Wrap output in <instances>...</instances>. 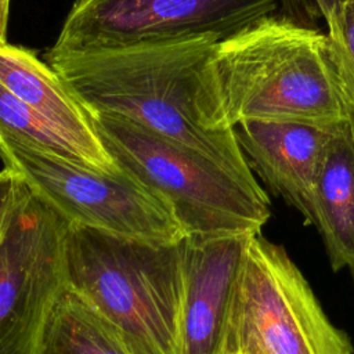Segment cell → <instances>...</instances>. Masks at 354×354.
Masks as SVG:
<instances>
[{"label":"cell","mask_w":354,"mask_h":354,"mask_svg":"<svg viewBox=\"0 0 354 354\" xmlns=\"http://www.w3.org/2000/svg\"><path fill=\"white\" fill-rule=\"evenodd\" d=\"M218 41L202 36L116 48L50 53L46 62L93 112L133 120L259 184L234 129L223 126L209 79Z\"/></svg>","instance_id":"1"},{"label":"cell","mask_w":354,"mask_h":354,"mask_svg":"<svg viewBox=\"0 0 354 354\" xmlns=\"http://www.w3.org/2000/svg\"><path fill=\"white\" fill-rule=\"evenodd\" d=\"M209 79L227 129L243 120L325 129L354 123L328 35L283 14L218 41L209 59Z\"/></svg>","instance_id":"2"},{"label":"cell","mask_w":354,"mask_h":354,"mask_svg":"<svg viewBox=\"0 0 354 354\" xmlns=\"http://www.w3.org/2000/svg\"><path fill=\"white\" fill-rule=\"evenodd\" d=\"M65 277L133 354H181V241L152 242L69 224Z\"/></svg>","instance_id":"3"},{"label":"cell","mask_w":354,"mask_h":354,"mask_svg":"<svg viewBox=\"0 0 354 354\" xmlns=\"http://www.w3.org/2000/svg\"><path fill=\"white\" fill-rule=\"evenodd\" d=\"M90 116L116 166L165 201L185 235L259 234L267 224L270 199L260 184L126 118Z\"/></svg>","instance_id":"4"},{"label":"cell","mask_w":354,"mask_h":354,"mask_svg":"<svg viewBox=\"0 0 354 354\" xmlns=\"http://www.w3.org/2000/svg\"><path fill=\"white\" fill-rule=\"evenodd\" d=\"M228 354H354L286 249L261 232L248 242Z\"/></svg>","instance_id":"5"},{"label":"cell","mask_w":354,"mask_h":354,"mask_svg":"<svg viewBox=\"0 0 354 354\" xmlns=\"http://www.w3.org/2000/svg\"><path fill=\"white\" fill-rule=\"evenodd\" d=\"M0 158L69 224L162 243L185 236L169 205L120 167L91 169L12 138H0Z\"/></svg>","instance_id":"6"},{"label":"cell","mask_w":354,"mask_h":354,"mask_svg":"<svg viewBox=\"0 0 354 354\" xmlns=\"http://www.w3.org/2000/svg\"><path fill=\"white\" fill-rule=\"evenodd\" d=\"M299 0H76L50 53L129 47L180 39L225 40ZM299 21V19H297Z\"/></svg>","instance_id":"7"},{"label":"cell","mask_w":354,"mask_h":354,"mask_svg":"<svg viewBox=\"0 0 354 354\" xmlns=\"http://www.w3.org/2000/svg\"><path fill=\"white\" fill-rule=\"evenodd\" d=\"M68 227L21 177L0 245V354H35L46 315L66 285Z\"/></svg>","instance_id":"8"},{"label":"cell","mask_w":354,"mask_h":354,"mask_svg":"<svg viewBox=\"0 0 354 354\" xmlns=\"http://www.w3.org/2000/svg\"><path fill=\"white\" fill-rule=\"evenodd\" d=\"M252 235H185L181 239V354H228L234 303Z\"/></svg>","instance_id":"9"},{"label":"cell","mask_w":354,"mask_h":354,"mask_svg":"<svg viewBox=\"0 0 354 354\" xmlns=\"http://www.w3.org/2000/svg\"><path fill=\"white\" fill-rule=\"evenodd\" d=\"M337 130L268 120H243L234 126L252 173L296 209L306 224L313 223L317 178L326 147Z\"/></svg>","instance_id":"10"},{"label":"cell","mask_w":354,"mask_h":354,"mask_svg":"<svg viewBox=\"0 0 354 354\" xmlns=\"http://www.w3.org/2000/svg\"><path fill=\"white\" fill-rule=\"evenodd\" d=\"M0 82L65 133L93 169L118 170L93 127L90 112L68 90L58 73L33 51L8 43L0 46Z\"/></svg>","instance_id":"11"},{"label":"cell","mask_w":354,"mask_h":354,"mask_svg":"<svg viewBox=\"0 0 354 354\" xmlns=\"http://www.w3.org/2000/svg\"><path fill=\"white\" fill-rule=\"evenodd\" d=\"M333 271L354 279V123L330 138L314 191L313 223Z\"/></svg>","instance_id":"12"},{"label":"cell","mask_w":354,"mask_h":354,"mask_svg":"<svg viewBox=\"0 0 354 354\" xmlns=\"http://www.w3.org/2000/svg\"><path fill=\"white\" fill-rule=\"evenodd\" d=\"M35 354H133L119 330L68 283L54 299Z\"/></svg>","instance_id":"13"},{"label":"cell","mask_w":354,"mask_h":354,"mask_svg":"<svg viewBox=\"0 0 354 354\" xmlns=\"http://www.w3.org/2000/svg\"><path fill=\"white\" fill-rule=\"evenodd\" d=\"M0 138H12L91 167L79 147L65 133L11 93L1 82Z\"/></svg>","instance_id":"14"},{"label":"cell","mask_w":354,"mask_h":354,"mask_svg":"<svg viewBox=\"0 0 354 354\" xmlns=\"http://www.w3.org/2000/svg\"><path fill=\"white\" fill-rule=\"evenodd\" d=\"M325 22L332 59L354 116V0H344Z\"/></svg>","instance_id":"15"},{"label":"cell","mask_w":354,"mask_h":354,"mask_svg":"<svg viewBox=\"0 0 354 354\" xmlns=\"http://www.w3.org/2000/svg\"><path fill=\"white\" fill-rule=\"evenodd\" d=\"M19 183L21 176L12 169L4 166V169L0 170V245L14 210Z\"/></svg>","instance_id":"16"},{"label":"cell","mask_w":354,"mask_h":354,"mask_svg":"<svg viewBox=\"0 0 354 354\" xmlns=\"http://www.w3.org/2000/svg\"><path fill=\"white\" fill-rule=\"evenodd\" d=\"M301 4H311L313 10L317 12L318 17H322L328 21L330 17L336 14L344 0H300Z\"/></svg>","instance_id":"17"},{"label":"cell","mask_w":354,"mask_h":354,"mask_svg":"<svg viewBox=\"0 0 354 354\" xmlns=\"http://www.w3.org/2000/svg\"><path fill=\"white\" fill-rule=\"evenodd\" d=\"M8 10H10V0H0V46L7 43Z\"/></svg>","instance_id":"18"}]
</instances>
